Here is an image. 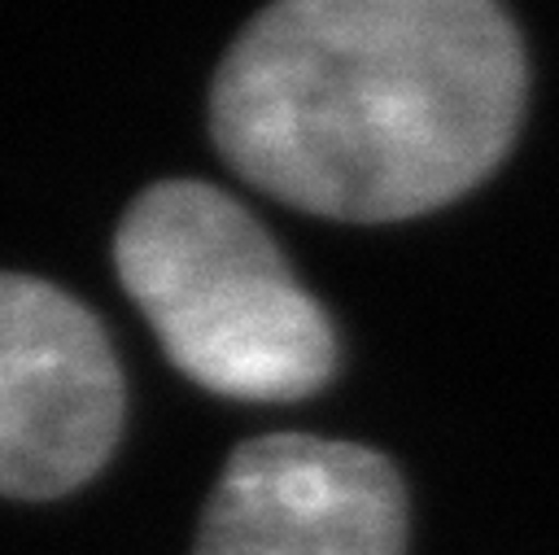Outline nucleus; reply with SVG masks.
Here are the masks:
<instances>
[{"label": "nucleus", "mask_w": 559, "mask_h": 555, "mask_svg": "<svg viewBox=\"0 0 559 555\" xmlns=\"http://www.w3.org/2000/svg\"><path fill=\"white\" fill-rule=\"evenodd\" d=\"M122 406L96 315L48 280L0 271V494L57 498L96 476Z\"/></svg>", "instance_id": "3"}, {"label": "nucleus", "mask_w": 559, "mask_h": 555, "mask_svg": "<svg viewBox=\"0 0 559 555\" xmlns=\"http://www.w3.org/2000/svg\"><path fill=\"white\" fill-rule=\"evenodd\" d=\"M524 87L498 0H271L218 61L210 131L253 188L389 223L476 188L520 131Z\"/></svg>", "instance_id": "1"}, {"label": "nucleus", "mask_w": 559, "mask_h": 555, "mask_svg": "<svg viewBox=\"0 0 559 555\" xmlns=\"http://www.w3.org/2000/svg\"><path fill=\"white\" fill-rule=\"evenodd\" d=\"M406 489L354 441L271 433L231 450L197 555H402Z\"/></svg>", "instance_id": "4"}, {"label": "nucleus", "mask_w": 559, "mask_h": 555, "mask_svg": "<svg viewBox=\"0 0 559 555\" xmlns=\"http://www.w3.org/2000/svg\"><path fill=\"white\" fill-rule=\"evenodd\" d=\"M114 267L166 358L214 393L293 402L336 371L323 306L266 227L214 184L144 188L114 232Z\"/></svg>", "instance_id": "2"}]
</instances>
